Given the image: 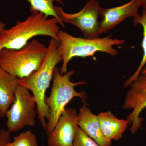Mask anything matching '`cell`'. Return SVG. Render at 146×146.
Instances as JSON below:
<instances>
[{"mask_svg":"<svg viewBox=\"0 0 146 146\" xmlns=\"http://www.w3.org/2000/svg\"><path fill=\"white\" fill-rule=\"evenodd\" d=\"M46 56L38 70L27 77L19 79V85L31 92L36 102L37 117L42 126L47 130L46 119L49 117V108L45 102L46 92L53 78L56 65L62 61L59 42L51 38Z\"/></svg>","mask_w":146,"mask_h":146,"instance_id":"1","label":"cell"},{"mask_svg":"<svg viewBox=\"0 0 146 146\" xmlns=\"http://www.w3.org/2000/svg\"><path fill=\"white\" fill-rule=\"evenodd\" d=\"M58 22L41 13H31L26 20L17 21L16 25L0 32V51L3 49L18 50L37 36H49L59 42Z\"/></svg>","mask_w":146,"mask_h":146,"instance_id":"2","label":"cell"},{"mask_svg":"<svg viewBox=\"0 0 146 146\" xmlns=\"http://www.w3.org/2000/svg\"><path fill=\"white\" fill-rule=\"evenodd\" d=\"M57 36L62 57V65L60 69L61 74L68 72V63L74 58L94 56L97 52L106 53L115 56L118 54V51L113 46L125 42L122 39H113L111 35L103 38L87 39L72 36L63 31H59Z\"/></svg>","mask_w":146,"mask_h":146,"instance_id":"3","label":"cell"},{"mask_svg":"<svg viewBox=\"0 0 146 146\" xmlns=\"http://www.w3.org/2000/svg\"><path fill=\"white\" fill-rule=\"evenodd\" d=\"M74 71L72 70L61 74L60 69L56 67L53 76V84L50 94L48 97L46 96L45 100L49 108L50 116L47 123L46 132L49 136L63 114L65 107L71 100L77 97L86 104L87 96L84 91L77 92L75 87L83 85L87 83L85 81L74 82L71 81L72 76Z\"/></svg>","mask_w":146,"mask_h":146,"instance_id":"4","label":"cell"},{"mask_svg":"<svg viewBox=\"0 0 146 146\" xmlns=\"http://www.w3.org/2000/svg\"><path fill=\"white\" fill-rule=\"evenodd\" d=\"M46 45L33 39L18 50L3 49L0 51V68L22 79L38 70L48 52Z\"/></svg>","mask_w":146,"mask_h":146,"instance_id":"5","label":"cell"},{"mask_svg":"<svg viewBox=\"0 0 146 146\" xmlns=\"http://www.w3.org/2000/svg\"><path fill=\"white\" fill-rule=\"evenodd\" d=\"M36 107V101L31 92L18 85L14 102L5 116L7 130L11 133L26 127L34 126L37 115Z\"/></svg>","mask_w":146,"mask_h":146,"instance_id":"6","label":"cell"},{"mask_svg":"<svg viewBox=\"0 0 146 146\" xmlns=\"http://www.w3.org/2000/svg\"><path fill=\"white\" fill-rule=\"evenodd\" d=\"M101 8L97 0H89L78 13L65 12L61 7L54 5L56 14L63 23L73 25L82 32L84 38L96 39L99 37L98 18Z\"/></svg>","mask_w":146,"mask_h":146,"instance_id":"7","label":"cell"},{"mask_svg":"<svg viewBox=\"0 0 146 146\" xmlns=\"http://www.w3.org/2000/svg\"><path fill=\"white\" fill-rule=\"evenodd\" d=\"M125 94L123 108L131 109L127 119L131 124L130 130L134 134L142 127L143 119L140 117L141 112L146 108V74H141L133 82Z\"/></svg>","mask_w":146,"mask_h":146,"instance_id":"8","label":"cell"},{"mask_svg":"<svg viewBox=\"0 0 146 146\" xmlns=\"http://www.w3.org/2000/svg\"><path fill=\"white\" fill-rule=\"evenodd\" d=\"M76 110L65 108L48 136V146H73L79 127Z\"/></svg>","mask_w":146,"mask_h":146,"instance_id":"9","label":"cell"},{"mask_svg":"<svg viewBox=\"0 0 146 146\" xmlns=\"http://www.w3.org/2000/svg\"><path fill=\"white\" fill-rule=\"evenodd\" d=\"M145 0H131L120 6L110 8H101L99 22L100 34L109 31L128 17L133 18L139 15V7L143 4Z\"/></svg>","mask_w":146,"mask_h":146,"instance_id":"10","label":"cell"},{"mask_svg":"<svg viewBox=\"0 0 146 146\" xmlns=\"http://www.w3.org/2000/svg\"><path fill=\"white\" fill-rule=\"evenodd\" d=\"M78 125L89 137L101 146H110L112 141L103 134L97 115L84 104L78 115Z\"/></svg>","mask_w":146,"mask_h":146,"instance_id":"11","label":"cell"},{"mask_svg":"<svg viewBox=\"0 0 146 146\" xmlns=\"http://www.w3.org/2000/svg\"><path fill=\"white\" fill-rule=\"evenodd\" d=\"M19 78L0 68V118L5 117L13 103Z\"/></svg>","mask_w":146,"mask_h":146,"instance_id":"12","label":"cell"},{"mask_svg":"<svg viewBox=\"0 0 146 146\" xmlns=\"http://www.w3.org/2000/svg\"><path fill=\"white\" fill-rule=\"evenodd\" d=\"M97 116L103 134L112 141L119 140L129 125L127 119H118L110 111L101 112Z\"/></svg>","mask_w":146,"mask_h":146,"instance_id":"13","label":"cell"},{"mask_svg":"<svg viewBox=\"0 0 146 146\" xmlns=\"http://www.w3.org/2000/svg\"><path fill=\"white\" fill-rule=\"evenodd\" d=\"M143 7V13L141 16L138 15L133 18V23L134 25H141L143 28V38L142 40L141 47L143 50V56L141 63L136 72L133 74L124 82V87H128L131 84L135 81L139 75L141 74V71L146 65V5H143L142 6Z\"/></svg>","mask_w":146,"mask_h":146,"instance_id":"14","label":"cell"},{"mask_svg":"<svg viewBox=\"0 0 146 146\" xmlns=\"http://www.w3.org/2000/svg\"><path fill=\"white\" fill-rule=\"evenodd\" d=\"M30 4V11L31 13H41L47 17L51 16L55 18L58 25L64 27V23L62 22L56 14L53 3L57 2L64 5L62 0H26Z\"/></svg>","mask_w":146,"mask_h":146,"instance_id":"15","label":"cell"},{"mask_svg":"<svg viewBox=\"0 0 146 146\" xmlns=\"http://www.w3.org/2000/svg\"><path fill=\"white\" fill-rule=\"evenodd\" d=\"M13 143L15 146H39L36 136L29 130L14 137Z\"/></svg>","mask_w":146,"mask_h":146,"instance_id":"16","label":"cell"},{"mask_svg":"<svg viewBox=\"0 0 146 146\" xmlns=\"http://www.w3.org/2000/svg\"><path fill=\"white\" fill-rule=\"evenodd\" d=\"M73 146H101L79 127Z\"/></svg>","mask_w":146,"mask_h":146,"instance_id":"17","label":"cell"},{"mask_svg":"<svg viewBox=\"0 0 146 146\" xmlns=\"http://www.w3.org/2000/svg\"><path fill=\"white\" fill-rule=\"evenodd\" d=\"M11 132L3 128L0 130V146H4L11 140Z\"/></svg>","mask_w":146,"mask_h":146,"instance_id":"18","label":"cell"},{"mask_svg":"<svg viewBox=\"0 0 146 146\" xmlns=\"http://www.w3.org/2000/svg\"><path fill=\"white\" fill-rule=\"evenodd\" d=\"M5 24L0 20V32L5 28Z\"/></svg>","mask_w":146,"mask_h":146,"instance_id":"19","label":"cell"},{"mask_svg":"<svg viewBox=\"0 0 146 146\" xmlns=\"http://www.w3.org/2000/svg\"><path fill=\"white\" fill-rule=\"evenodd\" d=\"M146 74V65H145L144 68H143L142 71L141 72V74Z\"/></svg>","mask_w":146,"mask_h":146,"instance_id":"20","label":"cell"},{"mask_svg":"<svg viewBox=\"0 0 146 146\" xmlns=\"http://www.w3.org/2000/svg\"><path fill=\"white\" fill-rule=\"evenodd\" d=\"M4 146H15L13 144V142H8L7 143L5 144Z\"/></svg>","mask_w":146,"mask_h":146,"instance_id":"21","label":"cell"},{"mask_svg":"<svg viewBox=\"0 0 146 146\" xmlns=\"http://www.w3.org/2000/svg\"><path fill=\"white\" fill-rule=\"evenodd\" d=\"M143 5H146V0H145V2H144V4Z\"/></svg>","mask_w":146,"mask_h":146,"instance_id":"22","label":"cell"}]
</instances>
